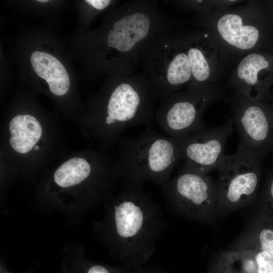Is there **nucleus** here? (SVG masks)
<instances>
[{
	"label": "nucleus",
	"mask_w": 273,
	"mask_h": 273,
	"mask_svg": "<svg viewBox=\"0 0 273 273\" xmlns=\"http://www.w3.org/2000/svg\"><path fill=\"white\" fill-rule=\"evenodd\" d=\"M166 226L160 206L144 183L124 180L106 222V236L115 253L128 263L144 262L155 251Z\"/></svg>",
	"instance_id": "1"
},
{
	"label": "nucleus",
	"mask_w": 273,
	"mask_h": 273,
	"mask_svg": "<svg viewBox=\"0 0 273 273\" xmlns=\"http://www.w3.org/2000/svg\"><path fill=\"white\" fill-rule=\"evenodd\" d=\"M190 24L203 31L228 73L247 54L273 49V10L268 1H245L222 11L194 15Z\"/></svg>",
	"instance_id": "2"
},
{
	"label": "nucleus",
	"mask_w": 273,
	"mask_h": 273,
	"mask_svg": "<svg viewBox=\"0 0 273 273\" xmlns=\"http://www.w3.org/2000/svg\"><path fill=\"white\" fill-rule=\"evenodd\" d=\"M114 174L124 180L161 187L169 180L176 164L184 158L180 148L171 137L146 129L135 138H122Z\"/></svg>",
	"instance_id": "3"
},
{
	"label": "nucleus",
	"mask_w": 273,
	"mask_h": 273,
	"mask_svg": "<svg viewBox=\"0 0 273 273\" xmlns=\"http://www.w3.org/2000/svg\"><path fill=\"white\" fill-rule=\"evenodd\" d=\"M106 103L105 124L116 138L127 129L142 124L152 127L156 111L150 81L142 73L115 76Z\"/></svg>",
	"instance_id": "4"
},
{
	"label": "nucleus",
	"mask_w": 273,
	"mask_h": 273,
	"mask_svg": "<svg viewBox=\"0 0 273 273\" xmlns=\"http://www.w3.org/2000/svg\"><path fill=\"white\" fill-rule=\"evenodd\" d=\"M225 84L221 82L191 84L186 90L175 92L162 100L156 111L155 120L170 137L196 132L204 128V111L224 98Z\"/></svg>",
	"instance_id": "5"
},
{
	"label": "nucleus",
	"mask_w": 273,
	"mask_h": 273,
	"mask_svg": "<svg viewBox=\"0 0 273 273\" xmlns=\"http://www.w3.org/2000/svg\"><path fill=\"white\" fill-rule=\"evenodd\" d=\"M262 159L248 150L224 156L217 168L219 179L216 214L242 207L255 197L261 171Z\"/></svg>",
	"instance_id": "6"
},
{
	"label": "nucleus",
	"mask_w": 273,
	"mask_h": 273,
	"mask_svg": "<svg viewBox=\"0 0 273 273\" xmlns=\"http://www.w3.org/2000/svg\"><path fill=\"white\" fill-rule=\"evenodd\" d=\"M160 187L169 205L184 217L207 221L216 214L217 185L207 175L184 166Z\"/></svg>",
	"instance_id": "7"
},
{
	"label": "nucleus",
	"mask_w": 273,
	"mask_h": 273,
	"mask_svg": "<svg viewBox=\"0 0 273 273\" xmlns=\"http://www.w3.org/2000/svg\"><path fill=\"white\" fill-rule=\"evenodd\" d=\"M224 99L239 134L237 150L249 151L262 159L273 150V105L251 101L235 90Z\"/></svg>",
	"instance_id": "8"
},
{
	"label": "nucleus",
	"mask_w": 273,
	"mask_h": 273,
	"mask_svg": "<svg viewBox=\"0 0 273 273\" xmlns=\"http://www.w3.org/2000/svg\"><path fill=\"white\" fill-rule=\"evenodd\" d=\"M233 125L232 120L229 118L219 126L171 137L181 150L186 160L184 166L206 175L217 169L225 156L224 147L232 133Z\"/></svg>",
	"instance_id": "9"
},
{
	"label": "nucleus",
	"mask_w": 273,
	"mask_h": 273,
	"mask_svg": "<svg viewBox=\"0 0 273 273\" xmlns=\"http://www.w3.org/2000/svg\"><path fill=\"white\" fill-rule=\"evenodd\" d=\"M226 88H233L248 99L273 100V49L258 50L244 56L228 73Z\"/></svg>",
	"instance_id": "10"
},
{
	"label": "nucleus",
	"mask_w": 273,
	"mask_h": 273,
	"mask_svg": "<svg viewBox=\"0 0 273 273\" xmlns=\"http://www.w3.org/2000/svg\"><path fill=\"white\" fill-rule=\"evenodd\" d=\"M183 34L192 73L191 84L221 82L228 72L203 31L185 27Z\"/></svg>",
	"instance_id": "11"
},
{
	"label": "nucleus",
	"mask_w": 273,
	"mask_h": 273,
	"mask_svg": "<svg viewBox=\"0 0 273 273\" xmlns=\"http://www.w3.org/2000/svg\"><path fill=\"white\" fill-rule=\"evenodd\" d=\"M30 62L36 74L47 82L53 94L62 96L67 93L70 86L69 75L57 58L45 52L35 51Z\"/></svg>",
	"instance_id": "12"
},
{
	"label": "nucleus",
	"mask_w": 273,
	"mask_h": 273,
	"mask_svg": "<svg viewBox=\"0 0 273 273\" xmlns=\"http://www.w3.org/2000/svg\"><path fill=\"white\" fill-rule=\"evenodd\" d=\"M221 254L238 273H273V258L259 249L239 247Z\"/></svg>",
	"instance_id": "13"
},
{
	"label": "nucleus",
	"mask_w": 273,
	"mask_h": 273,
	"mask_svg": "<svg viewBox=\"0 0 273 273\" xmlns=\"http://www.w3.org/2000/svg\"><path fill=\"white\" fill-rule=\"evenodd\" d=\"M10 143L17 152L25 154L31 150L40 139L41 126L37 120L30 115H19L11 121Z\"/></svg>",
	"instance_id": "14"
},
{
	"label": "nucleus",
	"mask_w": 273,
	"mask_h": 273,
	"mask_svg": "<svg viewBox=\"0 0 273 273\" xmlns=\"http://www.w3.org/2000/svg\"><path fill=\"white\" fill-rule=\"evenodd\" d=\"M92 168L85 159L73 158L63 163L55 171L54 178L56 183L63 188L80 183L91 174Z\"/></svg>",
	"instance_id": "15"
},
{
	"label": "nucleus",
	"mask_w": 273,
	"mask_h": 273,
	"mask_svg": "<svg viewBox=\"0 0 273 273\" xmlns=\"http://www.w3.org/2000/svg\"><path fill=\"white\" fill-rule=\"evenodd\" d=\"M181 11H189L194 15H206L228 9L243 3L242 0H181L167 1Z\"/></svg>",
	"instance_id": "16"
},
{
	"label": "nucleus",
	"mask_w": 273,
	"mask_h": 273,
	"mask_svg": "<svg viewBox=\"0 0 273 273\" xmlns=\"http://www.w3.org/2000/svg\"><path fill=\"white\" fill-rule=\"evenodd\" d=\"M251 247L267 252L273 258V225L260 221L249 231L239 247Z\"/></svg>",
	"instance_id": "17"
},
{
	"label": "nucleus",
	"mask_w": 273,
	"mask_h": 273,
	"mask_svg": "<svg viewBox=\"0 0 273 273\" xmlns=\"http://www.w3.org/2000/svg\"><path fill=\"white\" fill-rule=\"evenodd\" d=\"M262 197L270 216L273 218V171L268 176Z\"/></svg>",
	"instance_id": "18"
},
{
	"label": "nucleus",
	"mask_w": 273,
	"mask_h": 273,
	"mask_svg": "<svg viewBox=\"0 0 273 273\" xmlns=\"http://www.w3.org/2000/svg\"><path fill=\"white\" fill-rule=\"evenodd\" d=\"M208 273H237L226 259L222 255L218 257L211 266Z\"/></svg>",
	"instance_id": "19"
},
{
	"label": "nucleus",
	"mask_w": 273,
	"mask_h": 273,
	"mask_svg": "<svg viewBox=\"0 0 273 273\" xmlns=\"http://www.w3.org/2000/svg\"><path fill=\"white\" fill-rule=\"evenodd\" d=\"M85 2L100 11L107 8L112 3L111 0H86Z\"/></svg>",
	"instance_id": "20"
},
{
	"label": "nucleus",
	"mask_w": 273,
	"mask_h": 273,
	"mask_svg": "<svg viewBox=\"0 0 273 273\" xmlns=\"http://www.w3.org/2000/svg\"><path fill=\"white\" fill-rule=\"evenodd\" d=\"M86 273H113L111 272L109 269L106 267L100 265H94L91 266Z\"/></svg>",
	"instance_id": "21"
},
{
	"label": "nucleus",
	"mask_w": 273,
	"mask_h": 273,
	"mask_svg": "<svg viewBox=\"0 0 273 273\" xmlns=\"http://www.w3.org/2000/svg\"><path fill=\"white\" fill-rule=\"evenodd\" d=\"M37 1L38 2H40V3H46V2H48V0H38Z\"/></svg>",
	"instance_id": "22"
},
{
	"label": "nucleus",
	"mask_w": 273,
	"mask_h": 273,
	"mask_svg": "<svg viewBox=\"0 0 273 273\" xmlns=\"http://www.w3.org/2000/svg\"><path fill=\"white\" fill-rule=\"evenodd\" d=\"M39 148V147H38V146H36L35 147V148H34V149H35V150L36 151V150H38Z\"/></svg>",
	"instance_id": "23"
},
{
	"label": "nucleus",
	"mask_w": 273,
	"mask_h": 273,
	"mask_svg": "<svg viewBox=\"0 0 273 273\" xmlns=\"http://www.w3.org/2000/svg\"><path fill=\"white\" fill-rule=\"evenodd\" d=\"M231 267H232V266H231ZM236 272L237 273H238V272H237V271H236Z\"/></svg>",
	"instance_id": "24"
}]
</instances>
